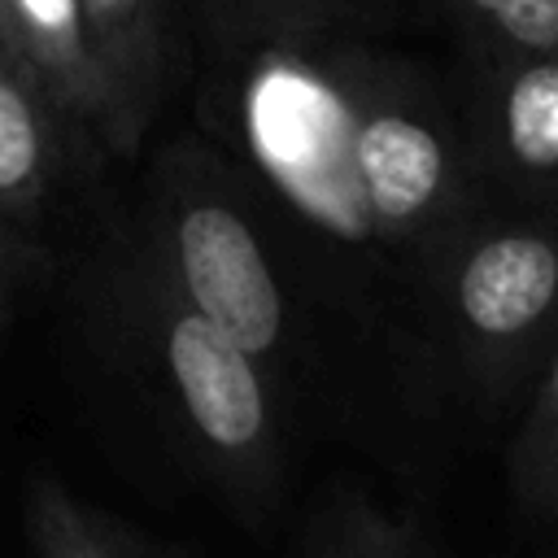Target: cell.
<instances>
[{
  "label": "cell",
  "mask_w": 558,
  "mask_h": 558,
  "mask_svg": "<svg viewBox=\"0 0 558 558\" xmlns=\"http://www.w3.org/2000/svg\"><path fill=\"white\" fill-rule=\"evenodd\" d=\"M209 126L349 279L418 292L484 205L453 87L357 26L214 35Z\"/></svg>",
  "instance_id": "1"
},
{
  "label": "cell",
  "mask_w": 558,
  "mask_h": 558,
  "mask_svg": "<svg viewBox=\"0 0 558 558\" xmlns=\"http://www.w3.org/2000/svg\"><path fill=\"white\" fill-rule=\"evenodd\" d=\"M105 296L183 453L231 501L266 506L288 466V405L275 375L179 296L140 235L113 248Z\"/></svg>",
  "instance_id": "2"
},
{
  "label": "cell",
  "mask_w": 558,
  "mask_h": 558,
  "mask_svg": "<svg viewBox=\"0 0 558 558\" xmlns=\"http://www.w3.org/2000/svg\"><path fill=\"white\" fill-rule=\"evenodd\" d=\"M179 296L253 353L279 388L305 366V314L253 183L205 144L161 153L135 231Z\"/></svg>",
  "instance_id": "3"
},
{
  "label": "cell",
  "mask_w": 558,
  "mask_h": 558,
  "mask_svg": "<svg viewBox=\"0 0 558 558\" xmlns=\"http://www.w3.org/2000/svg\"><path fill=\"white\" fill-rule=\"evenodd\" d=\"M423 305L471 397L506 410L558 340V209L484 201L436 257Z\"/></svg>",
  "instance_id": "4"
},
{
  "label": "cell",
  "mask_w": 558,
  "mask_h": 558,
  "mask_svg": "<svg viewBox=\"0 0 558 558\" xmlns=\"http://www.w3.org/2000/svg\"><path fill=\"white\" fill-rule=\"evenodd\" d=\"M453 100L484 201L558 209V52H466Z\"/></svg>",
  "instance_id": "5"
},
{
  "label": "cell",
  "mask_w": 558,
  "mask_h": 558,
  "mask_svg": "<svg viewBox=\"0 0 558 558\" xmlns=\"http://www.w3.org/2000/svg\"><path fill=\"white\" fill-rule=\"evenodd\" d=\"M0 44L92 148L122 157L118 109L74 0H0Z\"/></svg>",
  "instance_id": "6"
},
{
  "label": "cell",
  "mask_w": 558,
  "mask_h": 558,
  "mask_svg": "<svg viewBox=\"0 0 558 558\" xmlns=\"http://www.w3.org/2000/svg\"><path fill=\"white\" fill-rule=\"evenodd\" d=\"M92 57L109 83L122 157H131L170 96L179 48L170 0H74Z\"/></svg>",
  "instance_id": "7"
},
{
  "label": "cell",
  "mask_w": 558,
  "mask_h": 558,
  "mask_svg": "<svg viewBox=\"0 0 558 558\" xmlns=\"http://www.w3.org/2000/svg\"><path fill=\"white\" fill-rule=\"evenodd\" d=\"M74 144L87 140L0 44V218H39L61 192Z\"/></svg>",
  "instance_id": "8"
},
{
  "label": "cell",
  "mask_w": 558,
  "mask_h": 558,
  "mask_svg": "<svg viewBox=\"0 0 558 558\" xmlns=\"http://www.w3.org/2000/svg\"><path fill=\"white\" fill-rule=\"evenodd\" d=\"M506 471L519 510L558 532V340L527 384V405L514 427Z\"/></svg>",
  "instance_id": "9"
},
{
  "label": "cell",
  "mask_w": 558,
  "mask_h": 558,
  "mask_svg": "<svg viewBox=\"0 0 558 558\" xmlns=\"http://www.w3.org/2000/svg\"><path fill=\"white\" fill-rule=\"evenodd\" d=\"M26 527L39 558H166L113 519L83 506L52 475L31 480L26 488Z\"/></svg>",
  "instance_id": "10"
},
{
  "label": "cell",
  "mask_w": 558,
  "mask_h": 558,
  "mask_svg": "<svg viewBox=\"0 0 558 558\" xmlns=\"http://www.w3.org/2000/svg\"><path fill=\"white\" fill-rule=\"evenodd\" d=\"M296 558H427V545L414 519L384 514L366 497H344L305 532Z\"/></svg>",
  "instance_id": "11"
},
{
  "label": "cell",
  "mask_w": 558,
  "mask_h": 558,
  "mask_svg": "<svg viewBox=\"0 0 558 558\" xmlns=\"http://www.w3.org/2000/svg\"><path fill=\"white\" fill-rule=\"evenodd\" d=\"M466 52H558V0H432Z\"/></svg>",
  "instance_id": "12"
},
{
  "label": "cell",
  "mask_w": 558,
  "mask_h": 558,
  "mask_svg": "<svg viewBox=\"0 0 558 558\" xmlns=\"http://www.w3.org/2000/svg\"><path fill=\"white\" fill-rule=\"evenodd\" d=\"M384 0H205L209 35L266 26H366Z\"/></svg>",
  "instance_id": "13"
},
{
  "label": "cell",
  "mask_w": 558,
  "mask_h": 558,
  "mask_svg": "<svg viewBox=\"0 0 558 558\" xmlns=\"http://www.w3.org/2000/svg\"><path fill=\"white\" fill-rule=\"evenodd\" d=\"M13 248H17V222L0 218V283L9 275V262H13Z\"/></svg>",
  "instance_id": "14"
}]
</instances>
